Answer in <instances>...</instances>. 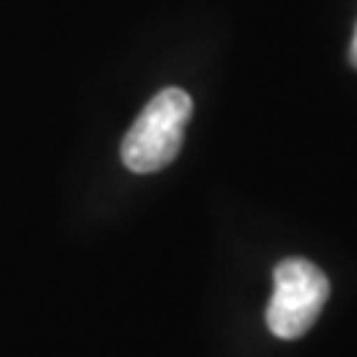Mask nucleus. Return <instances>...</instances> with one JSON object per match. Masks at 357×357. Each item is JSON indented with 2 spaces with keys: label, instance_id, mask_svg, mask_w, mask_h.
Masks as SVG:
<instances>
[{
  "label": "nucleus",
  "instance_id": "nucleus-1",
  "mask_svg": "<svg viewBox=\"0 0 357 357\" xmlns=\"http://www.w3.org/2000/svg\"><path fill=\"white\" fill-rule=\"evenodd\" d=\"M193 101L185 90L167 88L153 96L122 141V162L132 172L165 169L183 146V132L191 119Z\"/></svg>",
  "mask_w": 357,
  "mask_h": 357
},
{
  "label": "nucleus",
  "instance_id": "nucleus-2",
  "mask_svg": "<svg viewBox=\"0 0 357 357\" xmlns=\"http://www.w3.org/2000/svg\"><path fill=\"white\" fill-rule=\"evenodd\" d=\"M273 296L268 305V328L278 339H299L318 320L328 299V278L310 259L291 257L275 265Z\"/></svg>",
  "mask_w": 357,
  "mask_h": 357
},
{
  "label": "nucleus",
  "instance_id": "nucleus-3",
  "mask_svg": "<svg viewBox=\"0 0 357 357\" xmlns=\"http://www.w3.org/2000/svg\"><path fill=\"white\" fill-rule=\"evenodd\" d=\"M352 64L357 66V29H355V38H352Z\"/></svg>",
  "mask_w": 357,
  "mask_h": 357
}]
</instances>
